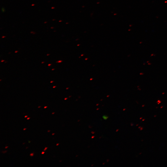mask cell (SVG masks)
<instances>
[{
  "label": "cell",
  "instance_id": "6da1fadb",
  "mask_svg": "<svg viewBox=\"0 0 167 167\" xmlns=\"http://www.w3.org/2000/svg\"><path fill=\"white\" fill-rule=\"evenodd\" d=\"M34 154L33 153H32L30 154V156H33Z\"/></svg>",
  "mask_w": 167,
  "mask_h": 167
},
{
  "label": "cell",
  "instance_id": "8992f818",
  "mask_svg": "<svg viewBox=\"0 0 167 167\" xmlns=\"http://www.w3.org/2000/svg\"><path fill=\"white\" fill-rule=\"evenodd\" d=\"M26 129V128H24L23 129V130H25Z\"/></svg>",
  "mask_w": 167,
  "mask_h": 167
},
{
  "label": "cell",
  "instance_id": "4fadbf2b",
  "mask_svg": "<svg viewBox=\"0 0 167 167\" xmlns=\"http://www.w3.org/2000/svg\"><path fill=\"white\" fill-rule=\"evenodd\" d=\"M54 133H53V134H52V135H54Z\"/></svg>",
  "mask_w": 167,
  "mask_h": 167
},
{
  "label": "cell",
  "instance_id": "ba28073f",
  "mask_svg": "<svg viewBox=\"0 0 167 167\" xmlns=\"http://www.w3.org/2000/svg\"><path fill=\"white\" fill-rule=\"evenodd\" d=\"M7 147H8V146H6V147H5V148H7Z\"/></svg>",
  "mask_w": 167,
  "mask_h": 167
},
{
  "label": "cell",
  "instance_id": "7c38bea8",
  "mask_svg": "<svg viewBox=\"0 0 167 167\" xmlns=\"http://www.w3.org/2000/svg\"><path fill=\"white\" fill-rule=\"evenodd\" d=\"M46 150V149H45V148L44 150V151H45V150Z\"/></svg>",
  "mask_w": 167,
  "mask_h": 167
},
{
  "label": "cell",
  "instance_id": "52a82bcc",
  "mask_svg": "<svg viewBox=\"0 0 167 167\" xmlns=\"http://www.w3.org/2000/svg\"><path fill=\"white\" fill-rule=\"evenodd\" d=\"M29 118H27V120H28V119H29Z\"/></svg>",
  "mask_w": 167,
  "mask_h": 167
},
{
  "label": "cell",
  "instance_id": "277c9868",
  "mask_svg": "<svg viewBox=\"0 0 167 167\" xmlns=\"http://www.w3.org/2000/svg\"><path fill=\"white\" fill-rule=\"evenodd\" d=\"M47 107V106H45L44 107V108H46Z\"/></svg>",
  "mask_w": 167,
  "mask_h": 167
},
{
  "label": "cell",
  "instance_id": "5b68a950",
  "mask_svg": "<svg viewBox=\"0 0 167 167\" xmlns=\"http://www.w3.org/2000/svg\"><path fill=\"white\" fill-rule=\"evenodd\" d=\"M27 116H27L26 115V116H24V118H26V117H27Z\"/></svg>",
  "mask_w": 167,
  "mask_h": 167
},
{
  "label": "cell",
  "instance_id": "ac0fdd59",
  "mask_svg": "<svg viewBox=\"0 0 167 167\" xmlns=\"http://www.w3.org/2000/svg\"><path fill=\"white\" fill-rule=\"evenodd\" d=\"M24 143H23V144H24Z\"/></svg>",
  "mask_w": 167,
  "mask_h": 167
},
{
  "label": "cell",
  "instance_id": "e0dca14e",
  "mask_svg": "<svg viewBox=\"0 0 167 167\" xmlns=\"http://www.w3.org/2000/svg\"><path fill=\"white\" fill-rule=\"evenodd\" d=\"M28 142L29 143H30V141H29Z\"/></svg>",
  "mask_w": 167,
  "mask_h": 167
},
{
  "label": "cell",
  "instance_id": "2e32d148",
  "mask_svg": "<svg viewBox=\"0 0 167 167\" xmlns=\"http://www.w3.org/2000/svg\"><path fill=\"white\" fill-rule=\"evenodd\" d=\"M28 148V147H26V148Z\"/></svg>",
  "mask_w": 167,
  "mask_h": 167
},
{
  "label": "cell",
  "instance_id": "5bb4252c",
  "mask_svg": "<svg viewBox=\"0 0 167 167\" xmlns=\"http://www.w3.org/2000/svg\"><path fill=\"white\" fill-rule=\"evenodd\" d=\"M40 107H41L40 106H38V108H40Z\"/></svg>",
  "mask_w": 167,
  "mask_h": 167
},
{
  "label": "cell",
  "instance_id": "9a60e30c",
  "mask_svg": "<svg viewBox=\"0 0 167 167\" xmlns=\"http://www.w3.org/2000/svg\"><path fill=\"white\" fill-rule=\"evenodd\" d=\"M54 112H53V113H52V114H54Z\"/></svg>",
  "mask_w": 167,
  "mask_h": 167
},
{
  "label": "cell",
  "instance_id": "30bf717a",
  "mask_svg": "<svg viewBox=\"0 0 167 167\" xmlns=\"http://www.w3.org/2000/svg\"><path fill=\"white\" fill-rule=\"evenodd\" d=\"M50 130H48V132H50Z\"/></svg>",
  "mask_w": 167,
  "mask_h": 167
},
{
  "label": "cell",
  "instance_id": "9c48e42d",
  "mask_svg": "<svg viewBox=\"0 0 167 167\" xmlns=\"http://www.w3.org/2000/svg\"><path fill=\"white\" fill-rule=\"evenodd\" d=\"M58 144H59V143H57L56 144V145L57 146L58 145Z\"/></svg>",
  "mask_w": 167,
  "mask_h": 167
},
{
  "label": "cell",
  "instance_id": "3957f363",
  "mask_svg": "<svg viewBox=\"0 0 167 167\" xmlns=\"http://www.w3.org/2000/svg\"><path fill=\"white\" fill-rule=\"evenodd\" d=\"M6 152V151H3L2 152L3 153H4Z\"/></svg>",
  "mask_w": 167,
  "mask_h": 167
},
{
  "label": "cell",
  "instance_id": "7a4b0ae2",
  "mask_svg": "<svg viewBox=\"0 0 167 167\" xmlns=\"http://www.w3.org/2000/svg\"><path fill=\"white\" fill-rule=\"evenodd\" d=\"M44 153H45V152H41V154H44Z\"/></svg>",
  "mask_w": 167,
  "mask_h": 167
},
{
  "label": "cell",
  "instance_id": "8fae6325",
  "mask_svg": "<svg viewBox=\"0 0 167 167\" xmlns=\"http://www.w3.org/2000/svg\"><path fill=\"white\" fill-rule=\"evenodd\" d=\"M47 148V147H45V149H46Z\"/></svg>",
  "mask_w": 167,
  "mask_h": 167
}]
</instances>
